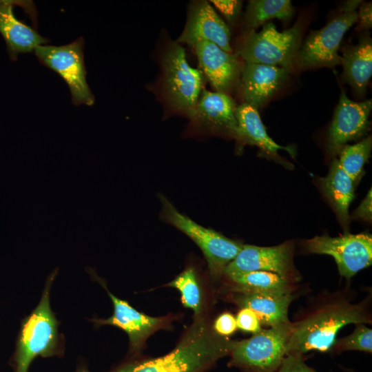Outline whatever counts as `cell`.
Here are the masks:
<instances>
[{
	"label": "cell",
	"mask_w": 372,
	"mask_h": 372,
	"mask_svg": "<svg viewBox=\"0 0 372 372\" xmlns=\"http://www.w3.org/2000/svg\"><path fill=\"white\" fill-rule=\"evenodd\" d=\"M234 283V292H251L273 295L291 294L293 281L277 273L254 271L227 276Z\"/></svg>",
	"instance_id": "23"
},
{
	"label": "cell",
	"mask_w": 372,
	"mask_h": 372,
	"mask_svg": "<svg viewBox=\"0 0 372 372\" xmlns=\"http://www.w3.org/2000/svg\"><path fill=\"white\" fill-rule=\"evenodd\" d=\"M289 74L282 67L246 63L241 70V90L244 103L257 110L280 88Z\"/></svg>",
	"instance_id": "16"
},
{
	"label": "cell",
	"mask_w": 372,
	"mask_h": 372,
	"mask_svg": "<svg viewBox=\"0 0 372 372\" xmlns=\"http://www.w3.org/2000/svg\"><path fill=\"white\" fill-rule=\"evenodd\" d=\"M212 326L216 333L223 337L231 335L237 329L236 318L229 313L220 315Z\"/></svg>",
	"instance_id": "30"
},
{
	"label": "cell",
	"mask_w": 372,
	"mask_h": 372,
	"mask_svg": "<svg viewBox=\"0 0 372 372\" xmlns=\"http://www.w3.org/2000/svg\"><path fill=\"white\" fill-rule=\"evenodd\" d=\"M360 1H347L342 8V12H352L355 11V8L358 6Z\"/></svg>",
	"instance_id": "34"
},
{
	"label": "cell",
	"mask_w": 372,
	"mask_h": 372,
	"mask_svg": "<svg viewBox=\"0 0 372 372\" xmlns=\"http://www.w3.org/2000/svg\"><path fill=\"white\" fill-rule=\"evenodd\" d=\"M293 329V322L289 320L235 341L229 365L246 372H277L286 356Z\"/></svg>",
	"instance_id": "4"
},
{
	"label": "cell",
	"mask_w": 372,
	"mask_h": 372,
	"mask_svg": "<svg viewBox=\"0 0 372 372\" xmlns=\"http://www.w3.org/2000/svg\"><path fill=\"white\" fill-rule=\"evenodd\" d=\"M234 302L240 308L251 309L261 325L269 327L289 321V307L293 299V293L273 295L251 292H235Z\"/></svg>",
	"instance_id": "19"
},
{
	"label": "cell",
	"mask_w": 372,
	"mask_h": 372,
	"mask_svg": "<svg viewBox=\"0 0 372 372\" xmlns=\"http://www.w3.org/2000/svg\"><path fill=\"white\" fill-rule=\"evenodd\" d=\"M360 351L371 353L372 330L365 324H356L354 331L349 335L335 340L331 352Z\"/></svg>",
	"instance_id": "27"
},
{
	"label": "cell",
	"mask_w": 372,
	"mask_h": 372,
	"mask_svg": "<svg viewBox=\"0 0 372 372\" xmlns=\"http://www.w3.org/2000/svg\"><path fill=\"white\" fill-rule=\"evenodd\" d=\"M320 181L340 222L347 225L349 218V205L354 198L353 180L340 166L338 159L334 158L328 174Z\"/></svg>",
	"instance_id": "22"
},
{
	"label": "cell",
	"mask_w": 372,
	"mask_h": 372,
	"mask_svg": "<svg viewBox=\"0 0 372 372\" xmlns=\"http://www.w3.org/2000/svg\"><path fill=\"white\" fill-rule=\"evenodd\" d=\"M293 14V8L289 0H251L247 8L245 27L248 30H254L272 19L289 21Z\"/></svg>",
	"instance_id": "24"
},
{
	"label": "cell",
	"mask_w": 372,
	"mask_h": 372,
	"mask_svg": "<svg viewBox=\"0 0 372 372\" xmlns=\"http://www.w3.org/2000/svg\"><path fill=\"white\" fill-rule=\"evenodd\" d=\"M19 3V0H0V33L12 61L19 54L32 52L38 46L49 42L34 27L16 17L14 8Z\"/></svg>",
	"instance_id": "17"
},
{
	"label": "cell",
	"mask_w": 372,
	"mask_h": 372,
	"mask_svg": "<svg viewBox=\"0 0 372 372\" xmlns=\"http://www.w3.org/2000/svg\"><path fill=\"white\" fill-rule=\"evenodd\" d=\"M211 2L230 22L236 20L242 6V2L236 0H212Z\"/></svg>",
	"instance_id": "31"
},
{
	"label": "cell",
	"mask_w": 372,
	"mask_h": 372,
	"mask_svg": "<svg viewBox=\"0 0 372 372\" xmlns=\"http://www.w3.org/2000/svg\"><path fill=\"white\" fill-rule=\"evenodd\" d=\"M237 328L243 331L256 333L262 329L256 315L248 308H242L236 318Z\"/></svg>",
	"instance_id": "28"
},
{
	"label": "cell",
	"mask_w": 372,
	"mask_h": 372,
	"mask_svg": "<svg viewBox=\"0 0 372 372\" xmlns=\"http://www.w3.org/2000/svg\"><path fill=\"white\" fill-rule=\"evenodd\" d=\"M194 48L201 69L211 86L216 92L227 94L236 84L241 73L236 55L207 41H198Z\"/></svg>",
	"instance_id": "14"
},
{
	"label": "cell",
	"mask_w": 372,
	"mask_h": 372,
	"mask_svg": "<svg viewBox=\"0 0 372 372\" xmlns=\"http://www.w3.org/2000/svg\"><path fill=\"white\" fill-rule=\"evenodd\" d=\"M371 204L372 195L371 189H370L365 198L355 210L352 216L354 218L371 221L372 218Z\"/></svg>",
	"instance_id": "32"
},
{
	"label": "cell",
	"mask_w": 372,
	"mask_h": 372,
	"mask_svg": "<svg viewBox=\"0 0 372 372\" xmlns=\"http://www.w3.org/2000/svg\"><path fill=\"white\" fill-rule=\"evenodd\" d=\"M357 12H342L320 30L312 31L299 48L296 59L301 68L340 64L338 54L345 32L357 22Z\"/></svg>",
	"instance_id": "10"
},
{
	"label": "cell",
	"mask_w": 372,
	"mask_h": 372,
	"mask_svg": "<svg viewBox=\"0 0 372 372\" xmlns=\"http://www.w3.org/2000/svg\"><path fill=\"white\" fill-rule=\"evenodd\" d=\"M160 198L164 219L186 234L200 247L211 276L214 278L220 277L227 265L240 251L243 245L214 229L201 226L180 213L165 197L161 196Z\"/></svg>",
	"instance_id": "6"
},
{
	"label": "cell",
	"mask_w": 372,
	"mask_h": 372,
	"mask_svg": "<svg viewBox=\"0 0 372 372\" xmlns=\"http://www.w3.org/2000/svg\"><path fill=\"white\" fill-rule=\"evenodd\" d=\"M340 64L345 80L358 95H364L372 75L371 39L363 37L356 45L345 48Z\"/></svg>",
	"instance_id": "20"
},
{
	"label": "cell",
	"mask_w": 372,
	"mask_h": 372,
	"mask_svg": "<svg viewBox=\"0 0 372 372\" xmlns=\"http://www.w3.org/2000/svg\"><path fill=\"white\" fill-rule=\"evenodd\" d=\"M304 247L309 253L331 256L340 275L347 280L372 263V236L369 234L315 236L306 240Z\"/></svg>",
	"instance_id": "9"
},
{
	"label": "cell",
	"mask_w": 372,
	"mask_h": 372,
	"mask_svg": "<svg viewBox=\"0 0 372 372\" xmlns=\"http://www.w3.org/2000/svg\"><path fill=\"white\" fill-rule=\"evenodd\" d=\"M76 372H90V371L85 368H80L77 369Z\"/></svg>",
	"instance_id": "35"
},
{
	"label": "cell",
	"mask_w": 372,
	"mask_h": 372,
	"mask_svg": "<svg viewBox=\"0 0 372 372\" xmlns=\"http://www.w3.org/2000/svg\"><path fill=\"white\" fill-rule=\"evenodd\" d=\"M254 271L273 272L293 282L296 276L293 269L291 244L285 242L272 247L243 245L236 257L225 267L223 274L227 276Z\"/></svg>",
	"instance_id": "11"
},
{
	"label": "cell",
	"mask_w": 372,
	"mask_h": 372,
	"mask_svg": "<svg viewBox=\"0 0 372 372\" xmlns=\"http://www.w3.org/2000/svg\"><path fill=\"white\" fill-rule=\"evenodd\" d=\"M371 148V136H369L354 145H345L339 151L338 163L353 181L362 173Z\"/></svg>",
	"instance_id": "25"
},
{
	"label": "cell",
	"mask_w": 372,
	"mask_h": 372,
	"mask_svg": "<svg viewBox=\"0 0 372 372\" xmlns=\"http://www.w3.org/2000/svg\"><path fill=\"white\" fill-rule=\"evenodd\" d=\"M105 289L114 305L113 314L107 319H94L92 321L98 325H112L123 329L129 337L131 351H139L146 338L164 324L165 319L139 312L127 302L116 298Z\"/></svg>",
	"instance_id": "15"
},
{
	"label": "cell",
	"mask_w": 372,
	"mask_h": 372,
	"mask_svg": "<svg viewBox=\"0 0 372 372\" xmlns=\"http://www.w3.org/2000/svg\"><path fill=\"white\" fill-rule=\"evenodd\" d=\"M56 276L50 274L36 308L21 322L11 358L13 372H28L38 355L48 358L63 352V335L59 332V322L50 308V291Z\"/></svg>",
	"instance_id": "3"
},
{
	"label": "cell",
	"mask_w": 372,
	"mask_h": 372,
	"mask_svg": "<svg viewBox=\"0 0 372 372\" xmlns=\"http://www.w3.org/2000/svg\"><path fill=\"white\" fill-rule=\"evenodd\" d=\"M234 342L218 335L207 319L198 316L176 348L167 355L129 362L110 372H203L229 355Z\"/></svg>",
	"instance_id": "2"
},
{
	"label": "cell",
	"mask_w": 372,
	"mask_h": 372,
	"mask_svg": "<svg viewBox=\"0 0 372 372\" xmlns=\"http://www.w3.org/2000/svg\"><path fill=\"white\" fill-rule=\"evenodd\" d=\"M371 109V99L355 102L344 92L341 93L329 131L328 149L331 155L338 154L349 141L366 132Z\"/></svg>",
	"instance_id": "12"
},
{
	"label": "cell",
	"mask_w": 372,
	"mask_h": 372,
	"mask_svg": "<svg viewBox=\"0 0 372 372\" xmlns=\"http://www.w3.org/2000/svg\"><path fill=\"white\" fill-rule=\"evenodd\" d=\"M84 43V39L81 37L67 45H41L34 51L42 65L56 72L65 81L72 101L77 106L83 104L91 106L94 103V96L86 80Z\"/></svg>",
	"instance_id": "7"
},
{
	"label": "cell",
	"mask_w": 372,
	"mask_h": 372,
	"mask_svg": "<svg viewBox=\"0 0 372 372\" xmlns=\"http://www.w3.org/2000/svg\"><path fill=\"white\" fill-rule=\"evenodd\" d=\"M353 300L347 288L318 298L293 322L286 355L311 351L331 352L341 328L351 324L371 323L369 300L353 302Z\"/></svg>",
	"instance_id": "1"
},
{
	"label": "cell",
	"mask_w": 372,
	"mask_h": 372,
	"mask_svg": "<svg viewBox=\"0 0 372 372\" xmlns=\"http://www.w3.org/2000/svg\"><path fill=\"white\" fill-rule=\"evenodd\" d=\"M357 21L359 22V30H368L372 26L371 2L363 3L357 12Z\"/></svg>",
	"instance_id": "33"
},
{
	"label": "cell",
	"mask_w": 372,
	"mask_h": 372,
	"mask_svg": "<svg viewBox=\"0 0 372 372\" xmlns=\"http://www.w3.org/2000/svg\"><path fill=\"white\" fill-rule=\"evenodd\" d=\"M163 81L169 102L177 109L193 114L201 91L202 72L191 67L184 48L172 43L163 58Z\"/></svg>",
	"instance_id": "8"
},
{
	"label": "cell",
	"mask_w": 372,
	"mask_h": 372,
	"mask_svg": "<svg viewBox=\"0 0 372 372\" xmlns=\"http://www.w3.org/2000/svg\"><path fill=\"white\" fill-rule=\"evenodd\" d=\"M236 107L234 100L227 94L204 90L190 117L209 130L225 132L236 138Z\"/></svg>",
	"instance_id": "18"
},
{
	"label": "cell",
	"mask_w": 372,
	"mask_h": 372,
	"mask_svg": "<svg viewBox=\"0 0 372 372\" xmlns=\"http://www.w3.org/2000/svg\"><path fill=\"white\" fill-rule=\"evenodd\" d=\"M302 355L298 353L286 355L277 372H316L306 364Z\"/></svg>",
	"instance_id": "29"
},
{
	"label": "cell",
	"mask_w": 372,
	"mask_h": 372,
	"mask_svg": "<svg viewBox=\"0 0 372 372\" xmlns=\"http://www.w3.org/2000/svg\"><path fill=\"white\" fill-rule=\"evenodd\" d=\"M229 27L219 17L209 3L201 1L190 8L185 28L177 43L191 46L201 41H210L224 51L231 53Z\"/></svg>",
	"instance_id": "13"
},
{
	"label": "cell",
	"mask_w": 372,
	"mask_h": 372,
	"mask_svg": "<svg viewBox=\"0 0 372 372\" xmlns=\"http://www.w3.org/2000/svg\"><path fill=\"white\" fill-rule=\"evenodd\" d=\"M169 287L177 289L181 293L183 304L191 309L196 316H200L202 310L201 295L193 268H188L168 283Z\"/></svg>",
	"instance_id": "26"
},
{
	"label": "cell",
	"mask_w": 372,
	"mask_h": 372,
	"mask_svg": "<svg viewBox=\"0 0 372 372\" xmlns=\"http://www.w3.org/2000/svg\"><path fill=\"white\" fill-rule=\"evenodd\" d=\"M302 27H293L279 32L271 22H267L256 32L249 30L239 45L238 54L246 63H259L289 69L300 48Z\"/></svg>",
	"instance_id": "5"
},
{
	"label": "cell",
	"mask_w": 372,
	"mask_h": 372,
	"mask_svg": "<svg viewBox=\"0 0 372 372\" xmlns=\"http://www.w3.org/2000/svg\"><path fill=\"white\" fill-rule=\"evenodd\" d=\"M237 121L236 138L242 143L257 146L264 153L272 156H278V149H285L293 154L292 149L277 144L267 133L258 110L243 103L235 110Z\"/></svg>",
	"instance_id": "21"
}]
</instances>
